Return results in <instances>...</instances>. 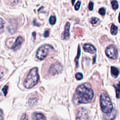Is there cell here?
<instances>
[{
	"label": "cell",
	"instance_id": "23",
	"mask_svg": "<svg viewBox=\"0 0 120 120\" xmlns=\"http://www.w3.org/2000/svg\"><path fill=\"white\" fill-rule=\"evenodd\" d=\"M75 78L77 80H80L82 79L83 75L81 73H77L75 75Z\"/></svg>",
	"mask_w": 120,
	"mask_h": 120
},
{
	"label": "cell",
	"instance_id": "35",
	"mask_svg": "<svg viewBox=\"0 0 120 120\" xmlns=\"http://www.w3.org/2000/svg\"><path fill=\"white\" fill-rule=\"evenodd\" d=\"M3 120V118L2 116H1V114H0V120Z\"/></svg>",
	"mask_w": 120,
	"mask_h": 120
},
{
	"label": "cell",
	"instance_id": "9",
	"mask_svg": "<svg viewBox=\"0 0 120 120\" xmlns=\"http://www.w3.org/2000/svg\"><path fill=\"white\" fill-rule=\"evenodd\" d=\"M83 50L85 52H88L92 54L95 53L97 50L94 46L90 44H85L83 45Z\"/></svg>",
	"mask_w": 120,
	"mask_h": 120
},
{
	"label": "cell",
	"instance_id": "28",
	"mask_svg": "<svg viewBox=\"0 0 120 120\" xmlns=\"http://www.w3.org/2000/svg\"><path fill=\"white\" fill-rule=\"evenodd\" d=\"M49 31L48 30H46L44 31V36L45 38H47L49 36Z\"/></svg>",
	"mask_w": 120,
	"mask_h": 120
},
{
	"label": "cell",
	"instance_id": "3",
	"mask_svg": "<svg viewBox=\"0 0 120 120\" xmlns=\"http://www.w3.org/2000/svg\"><path fill=\"white\" fill-rule=\"evenodd\" d=\"M100 103L102 111L107 113L110 112L113 110L112 104L107 94L102 92L100 96Z\"/></svg>",
	"mask_w": 120,
	"mask_h": 120
},
{
	"label": "cell",
	"instance_id": "31",
	"mask_svg": "<svg viewBox=\"0 0 120 120\" xmlns=\"http://www.w3.org/2000/svg\"><path fill=\"white\" fill-rule=\"evenodd\" d=\"M3 75V72L1 69H0V80L2 78Z\"/></svg>",
	"mask_w": 120,
	"mask_h": 120
},
{
	"label": "cell",
	"instance_id": "30",
	"mask_svg": "<svg viewBox=\"0 0 120 120\" xmlns=\"http://www.w3.org/2000/svg\"><path fill=\"white\" fill-rule=\"evenodd\" d=\"M33 24L34 25H35V26H40V24L37 22H36V21L35 19L33 21Z\"/></svg>",
	"mask_w": 120,
	"mask_h": 120
},
{
	"label": "cell",
	"instance_id": "7",
	"mask_svg": "<svg viewBox=\"0 0 120 120\" xmlns=\"http://www.w3.org/2000/svg\"><path fill=\"white\" fill-rule=\"evenodd\" d=\"M88 111L83 107H80L76 114V120H88Z\"/></svg>",
	"mask_w": 120,
	"mask_h": 120
},
{
	"label": "cell",
	"instance_id": "18",
	"mask_svg": "<svg viewBox=\"0 0 120 120\" xmlns=\"http://www.w3.org/2000/svg\"><path fill=\"white\" fill-rule=\"evenodd\" d=\"M111 4L112 8L114 10H116L118 8H119V4L117 0H113L111 2Z\"/></svg>",
	"mask_w": 120,
	"mask_h": 120
},
{
	"label": "cell",
	"instance_id": "14",
	"mask_svg": "<svg viewBox=\"0 0 120 120\" xmlns=\"http://www.w3.org/2000/svg\"><path fill=\"white\" fill-rule=\"evenodd\" d=\"M80 54H81V48H80V45H79L78 46L77 55H76V57L75 58V65H76V68H77L78 67V65H79V59Z\"/></svg>",
	"mask_w": 120,
	"mask_h": 120
},
{
	"label": "cell",
	"instance_id": "12",
	"mask_svg": "<svg viewBox=\"0 0 120 120\" xmlns=\"http://www.w3.org/2000/svg\"><path fill=\"white\" fill-rule=\"evenodd\" d=\"M116 116V112L115 111L114 112H110L107 113L106 114L104 115V119L105 120H113Z\"/></svg>",
	"mask_w": 120,
	"mask_h": 120
},
{
	"label": "cell",
	"instance_id": "26",
	"mask_svg": "<svg viewBox=\"0 0 120 120\" xmlns=\"http://www.w3.org/2000/svg\"><path fill=\"white\" fill-rule=\"evenodd\" d=\"M80 5H81V2L80 1H77V2L76 3V4L75 5V9L76 10H78L79 8H80Z\"/></svg>",
	"mask_w": 120,
	"mask_h": 120
},
{
	"label": "cell",
	"instance_id": "27",
	"mask_svg": "<svg viewBox=\"0 0 120 120\" xmlns=\"http://www.w3.org/2000/svg\"><path fill=\"white\" fill-rule=\"evenodd\" d=\"M93 6H94V4L93 3L92 1H90L89 4V6H88V8L90 10H92L93 9Z\"/></svg>",
	"mask_w": 120,
	"mask_h": 120
},
{
	"label": "cell",
	"instance_id": "8",
	"mask_svg": "<svg viewBox=\"0 0 120 120\" xmlns=\"http://www.w3.org/2000/svg\"><path fill=\"white\" fill-rule=\"evenodd\" d=\"M70 26V23L69 22H67L66 25L65 26L64 31L61 35V38L62 39H68L69 38L70 36V32H69Z\"/></svg>",
	"mask_w": 120,
	"mask_h": 120
},
{
	"label": "cell",
	"instance_id": "2",
	"mask_svg": "<svg viewBox=\"0 0 120 120\" xmlns=\"http://www.w3.org/2000/svg\"><path fill=\"white\" fill-rule=\"evenodd\" d=\"M39 76L38 73V68H34L29 72L27 77L23 82V86L27 89H30L34 87L38 81Z\"/></svg>",
	"mask_w": 120,
	"mask_h": 120
},
{
	"label": "cell",
	"instance_id": "15",
	"mask_svg": "<svg viewBox=\"0 0 120 120\" xmlns=\"http://www.w3.org/2000/svg\"><path fill=\"white\" fill-rule=\"evenodd\" d=\"M37 102L38 99L36 98H32L29 99L28 104L30 106H33L37 103Z\"/></svg>",
	"mask_w": 120,
	"mask_h": 120
},
{
	"label": "cell",
	"instance_id": "6",
	"mask_svg": "<svg viewBox=\"0 0 120 120\" xmlns=\"http://www.w3.org/2000/svg\"><path fill=\"white\" fill-rule=\"evenodd\" d=\"M63 70V66L59 62H56L52 64L49 69V73L50 75H54L59 74Z\"/></svg>",
	"mask_w": 120,
	"mask_h": 120
},
{
	"label": "cell",
	"instance_id": "5",
	"mask_svg": "<svg viewBox=\"0 0 120 120\" xmlns=\"http://www.w3.org/2000/svg\"><path fill=\"white\" fill-rule=\"evenodd\" d=\"M105 54L109 58L116 59L118 57V52L117 47L113 45H111L105 49Z\"/></svg>",
	"mask_w": 120,
	"mask_h": 120
},
{
	"label": "cell",
	"instance_id": "22",
	"mask_svg": "<svg viewBox=\"0 0 120 120\" xmlns=\"http://www.w3.org/2000/svg\"><path fill=\"white\" fill-rule=\"evenodd\" d=\"M99 19L96 17H92L90 19V22L92 24H95L98 22Z\"/></svg>",
	"mask_w": 120,
	"mask_h": 120
},
{
	"label": "cell",
	"instance_id": "19",
	"mask_svg": "<svg viewBox=\"0 0 120 120\" xmlns=\"http://www.w3.org/2000/svg\"><path fill=\"white\" fill-rule=\"evenodd\" d=\"M114 87L116 91V98H119V92H120V86H119V83H118L117 84H115L114 85Z\"/></svg>",
	"mask_w": 120,
	"mask_h": 120
},
{
	"label": "cell",
	"instance_id": "11",
	"mask_svg": "<svg viewBox=\"0 0 120 120\" xmlns=\"http://www.w3.org/2000/svg\"><path fill=\"white\" fill-rule=\"evenodd\" d=\"M32 120H46L44 115L39 112H34L31 115Z\"/></svg>",
	"mask_w": 120,
	"mask_h": 120
},
{
	"label": "cell",
	"instance_id": "32",
	"mask_svg": "<svg viewBox=\"0 0 120 120\" xmlns=\"http://www.w3.org/2000/svg\"><path fill=\"white\" fill-rule=\"evenodd\" d=\"M96 56L95 55L94 57H93V63H95V62H96Z\"/></svg>",
	"mask_w": 120,
	"mask_h": 120
},
{
	"label": "cell",
	"instance_id": "10",
	"mask_svg": "<svg viewBox=\"0 0 120 120\" xmlns=\"http://www.w3.org/2000/svg\"><path fill=\"white\" fill-rule=\"evenodd\" d=\"M23 40L21 37H18L15 40V42L11 47V49L13 50H16L18 49L22 43Z\"/></svg>",
	"mask_w": 120,
	"mask_h": 120
},
{
	"label": "cell",
	"instance_id": "16",
	"mask_svg": "<svg viewBox=\"0 0 120 120\" xmlns=\"http://www.w3.org/2000/svg\"><path fill=\"white\" fill-rule=\"evenodd\" d=\"M111 33L113 35H115L117 34L118 32V27L117 26L112 24L111 27Z\"/></svg>",
	"mask_w": 120,
	"mask_h": 120
},
{
	"label": "cell",
	"instance_id": "29",
	"mask_svg": "<svg viewBox=\"0 0 120 120\" xmlns=\"http://www.w3.org/2000/svg\"><path fill=\"white\" fill-rule=\"evenodd\" d=\"M21 120H28V118H27V115L26 114H23L21 119Z\"/></svg>",
	"mask_w": 120,
	"mask_h": 120
},
{
	"label": "cell",
	"instance_id": "17",
	"mask_svg": "<svg viewBox=\"0 0 120 120\" xmlns=\"http://www.w3.org/2000/svg\"><path fill=\"white\" fill-rule=\"evenodd\" d=\"M75 31L76 36H82L83 35V30L80 28H75Z\"/></svg>",
	"mask_w": 120,
	"mask_h": 120
},
{
	"label": "cell",
	"instance_id": "25",
	"mask_svg": "<svg viewBox=\"0 0 120 120\" xmlns=\"http://www.w3.org/2000/svg\"><path fill=\"white\" fill-rule=\"evenodd\" d=\"M8 87L7 85H5L3 88L2 89V90L3 91V93L4 94V96H6L7 94L8 93Z\"/></svg>",
	"mask_w": 120,
	"mask_h": 120
},
{
	"label": "cell",
	"instance_id": "4",
	"mask_svg": "<svg viewBox=\"0 0 120 120\" xmlns=\"http://www.w3.org/2000/svg\"><path fill=\"white\" fill-rule=\"evenodd\" d=\"M53 51H54V49L50 45H44L38 49L36 57L40 60H43L50 52H52Z\"/></svg>",
	"mask_w": 120,
	"mask_h": 120
},
{
	"label": "cell",
	"instance_id": "1",
	"mask_svg": "<svg viewBox=\"0 0 120 120\" xmlns=\"http://www.w3.org/2000/svg\"><path fill=\"white\" fill-rule=\"evenodd\" d=\"M94 97V92L90 84L84 83L79 86L76 89L73 97V102L76 104L90 103Z\"/></svg>",
	"mask_w": 120,
	"mask_h": 120
},
{
	"label": "cell",
	"instance_id": "33",
	"mask_svg": "<svg viewBox=\"0 0 120 120\" xmlns=\"http://www.w3.org/2000/svg\"><path fill=\"white\" fill-rule=\"evenodd\" d=\"M36 33L35 31H34L33 33H32V36H33V37L34 38V39L35 38V37H36Z\"/></svg>",
	"mask_w": 120,
	"mask_h": 120
},
{
	"label": "cell",
	"instance_id": "21",
	"mask_svg": "<svg viewBox=\"0 0 120 120\" xmlns=\"http://www.w3.org/2000/svg\"><path fill=\"white\" fill-rule=\"evenodd\" d=\"M49 21V23L51 25H54L56 22V18L55 16H51Z\"/></svg>",
	"mask_w": 120,
	"mask_h": 120
},
{
	"label": "cell",
	"instance_id": "34",
	"mask_svg": "<svg viewBox=\"0 0 120 120\" xmlns=\"http://www.w3.org/2000/svg\"><path fill=\"white\" fill-rule=\"evenodd\" d=\"M75 0H72V5H74V3L75 2Z\"/></svg>",
	"mask_w": 120,
	"mask_h": 120
},
{
	"label": "cell",
	"instance_id": "20",
	"mask_svg": "<svg viewBox=\"0 0 120 120\" xmlns=\"http://www.w3.org/2000/svg\"><path fill=\"white\" fill-rule=\"evenodd\" d=\"M4 24L5 22L3 20V19L1 18H0V34L3 31Z\"/></svg>",
	"mask_w": 120,
	"mask_h": 120
},
{
	"label": "cell",
	"instance_id": "13",
	"mask_svg": "<svg viewBox=\"0 0 120 120\" xmlns=\"http://www.w3.org/2000/svg\"><path fill=\"white\" fill-rule=\"evenodd\" d=\"M111 73L114 78H116L119 75V70L117 68L112 66L111 67Z\"/></svg>",
	"mask_w": 120,
	"mask_h": 120
},
{
	"label": "cell",
	"instance_id": "24",
	"mask_svg": "<svg viewBox=\"0 0 120 120\" xmlns=\"http://www.w3.org/2000/svg\"><path fill=\"white\" fill-rule=\"evenodd\" d=\"M98 13L100 15L102 16H104L105 14V9L104 8H99L98 10Z\"/></svg>",
	"mask_w": 120,
	"mask_h": 120
}]
</instances>
